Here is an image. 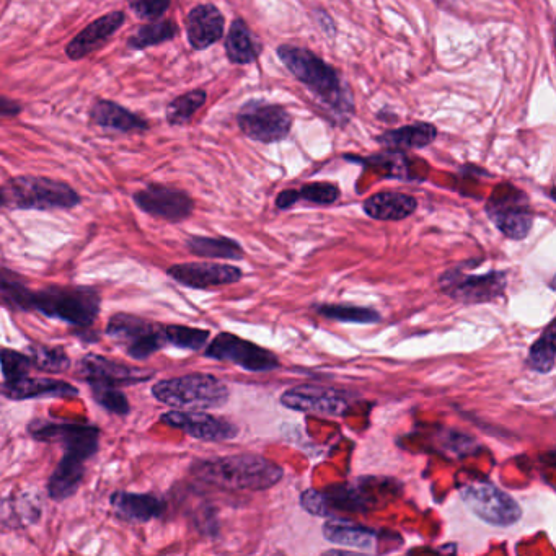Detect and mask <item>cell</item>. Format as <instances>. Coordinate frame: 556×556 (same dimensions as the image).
Here are the masks:
<instances>
[{"mask_svg":"<svg viewBox=\"0 0 556 556\" xmlns=\"http://www.w3.org/2000/svg\"><path fill=\"white\" fill-rule=\"evenodd\" d=\"M191 475L206 485L222 490L265 491L283 480L284 470L271 460L256 454H235L226 457L196 460Z\"/></svg>","mask_w":556,"mask_h":556,"instance_id":"6da1fadb","label":"cell"},{"mask_svg":"<svg viewBox=\"0 0 556 556\" xmlns=\"http://www.w3.org/2000/svg\"><path fill=\"white\" fill-rule=\"evenodd\" d=\"M279 61L287 71L304 84L310 92L315 93L325 105L330 106L336 115L346 116L353 113V95L341 82L335 67L318 58L310 49L296 45H281L278 48Z\"/></svg>","mask_w":556,"mask_h":556,"instance_id":"7a4b0ae2","label":"cell"},{"mask_svg":"<svg viewBox=\"0 0 556 556\" xmlns=\"http://www.w3.org/2000/svg\"><path fill=\"white\" fill-rule=\"evenodd\" d=\"M102 310V296L90 286H48L33 291L31 312L56 318L79 330L97 322Z\"/></svg>","mask_w":556,"mask_h":556,"instance_id":"3957f363","label":"cell"},{"mask_svg":"<svg viewBox=\"0 0 556 556\" xmlns=\"http://www.w3.org/2000/svg\"><path fill=\"white\" fill-rule=\"evenodd\" d=\"M152 397L178 410H216L229 402V387L211 374H188L159 380Z\"/></svg>","mask_w":556,"mask_h":556,"instance_id":"277c9868","label":"cell"},{"mask_svg":"<svg viewBox=\"0 0 556 556\" xmlns=\"http://www.w3.org/2000/svg\"><path fill=\"white\" fill-rule=\"evenodd\" d=\"M5 198L7 206L20 211L74 209L82 203L79 193L66 181L33 175L12 178L5 186Z\"/></svg>","mask_w":556,"mask_h":556,"instance_id":"5b68a950","label":"cell"},{"mask_svg":"<svg viewBox=\"0 0 556 556\" xmlns=\"http://www.w3.org/2000/svg\"><path fill=\"white\" fill-rule=\"evenodd\" d=\"M105 331L134 361H146L167 346L164 325L126 312L111 315Z\"/></svg>","mask_w":556,"mask_h":556,"instance_id":"8992f818","label":"cell"},{"mask_svg":"<svg viewBox=\"0 0 556 556\" xmlns=\"http://www.w3.org/2000/svg\"><path fill=\"white\" fill-rule=\"evenodd\" d=\"M27 433L33 439L58 444L66 454L79 455L89 462L100 447L102 429L97 424L69 420H33Z\"/></svg>","mask_w":556,"mask_h":556,"instance_id":"52a82bcc","label":"cell"},{"mask_svg":"<svg viewBox=\"0 0 556 556\" xmlns=\"http://www.w3.org/2000/svg\"><path fill=\"white\" fill-rule=\"evenodd\" d=\"M459 493L465 506L490 526L509 527L521 521V504L490 481L467 483Z\"/></svg>","mask_w":556,"mask_h":556,"instance_id":"ba28073f","label":"cell"},{"mask_svg":"<svg viewBox=\"0 0 556 556\" xmlns=\"http://www.w3.org/2000/svg\"><path fill=\"white\" fill-rule=\"evenodd\" d=\"M439 287L460 304H486L503 296L508 287V274L504 271L470 274L462 268H451L439 278Z\"/></svg>","mask_w":556,"mask_h":556,"instance_id":"9c48e42d","label":"cell"},{"mask_svg":"<svg viewBox=\"0 0 556 556\" xmlns=\"http://www.w3.org/2000/svg\"><path fill=\"white\" fill-rule=\"evenodd\" d=\"M237 124L240 131L252 141L273 144L289 136L292 118L283 105L250 100L240 108Z\"/></svg>","mask_w":556,"mask_h":556,"instance_id":"30bf717a","label":"cell"},{"mask_svg":"<svg viewBox=\"0 0 556 556\" xmlns=\"http://www.w3.org/2000/svg\"><path fill=\"white\" fill-rule=\"evenodd\" d=\"M486 212L499 232L511 240L526 239L534 224L529 199L511 185L499 186L493 198L488 199Z\"/></svg>","mask_w":556,"mask_h":556,"instance_id":"8fae6325","label":"cell"},{"mask_svg":"<svg viewBox=\"0 0 556 556\" xmlns=\"http://www.w3.org/2000/svg\"><path fill=\"white\" fill-rule=\"evenodd\" d=\"M367 480L358 485L331 486L328 490H307L301 496L302 508L314 516L335 517L340 512H366L374 506Z\"/></svg>","mask_w":556,"mask_h":556,"instance_id":"7c38bea8","label":"cell"},{"mask_svg":"<svg viewBox=\"0 0 556 556\" xmlns=\"http://www.w3.org/2000/svg\"><path fill=\"white\" fill-rule=\"evenodd\" d=\"M206 358L232 362L243 371L270 372L279 367V359L270 349L243 340L234 333H219L204 349Z\"/></svg>","mask_w":556,"mask_h":556,"instance_id":"4fadbf2b","label":"cell"},{"mask_svg":"<svg viewBox=\"0 0 556 556\" xmlns=\"http://www.w3.org/2000/svg\"><path fill=\"white\" fill-rule=\"evenodd\" d=\"M356 402H358V395L354 393L328 389V387H314V385L294 387L281 395V403L286 408L310 413V415L328 416V418L348 415V411Z\"/></svg>","mask_w":556,"mask_h":556,"instance_id":"5bb4252c","label":"cell"},{"mask_svg":"<svg viewBox=\"0 0 556 556\" xmlns=\"http://www.w3.org/2000/svg\"><path fill=\"white\" fill-rule=\"evenodd\" d=\"M77 374L89 385H106V387H131L144 384L154 379L155 371L144 367L128 366L123 362L105 358L102 354L89 353L77 364Z\"/></svg>","mask_w":556,"mask_h":556,"instance_id":"9a60e30c","label":"cell"},{"mask_svg":"<svg viewBox=\"0 0 556 556\" xmlns=\"http://www.w3.org/2000/svg\"><path fill=\"white\" fill-rule=\"evenodd\" d=\"M133 201L142 212L172 224L186 221L195 211V201L186 191L160 183L136 191Z\"/></svg>","mask_w":556,"mask_h":556,"instance_id":"2e32d148","label":"cell"},{"mask_svg":"<svg viewBox=\"0 0 556 556\" xmlns=\"http://www.w3.org/2000/svg\"><path fill=\"white\" fill-rule=\"evenodd\" d=\"M160 423L204 442L232 441L239 436V428L234 423L203 413V410L168 411L160 416Z\"/></svg>","mask_w":556,"mask_h":556,"instance_id":"e0dca14e","label":"cell"},{"mask_svg":"<svg viewBox=\"0 0 556 556\" xmlns=\"http://www.w3.org/2000/svg\"><path fill=\"white\" fill-rule=\"evenodd\" d=\"M168 276L181 286L190 289H211V287L229 286L239 283L242 271L237 266L212 261H191L170 266Z\"/></svg>","mask_w":556,"mask_h":556,"instance_id":"ac0fdd59","label":"cell"},{"mask_svg":"<svg viewBox=\"0 0 556 556\" xmlns=\"http://www.w3.org/2000/svg\"><path fill=\"white\" fill-rule=\"evenodd\" d=\"M0 393L9 400L22 402L33 398H69L79 397V389L69 384L66 380L51 379V377L25 376L22 379L12 380L0 384Z\"/></svg>","mask_w":556,"mask_h":556,"instance_id":"d6986e66","label":"cell"},{"mask_svg":"<svg viewBox=\"0 0 556 556\" xmlns=\"http://www.w3.org/2000/svg\"><path fill=\"white\" fill-rule=\"evenodd\" d=\"M110 503L115 516L129 524H146L160 519L167 511L165 499L151 493L115 491L110 496Z\"/></svg>","mask_w":556,"mask_h":556,"instance_id":"ffe728a7","label":"cell"},{"mask_svg":"<svg viewBox=\"0 0 556 556\" xmlns=\"http://www.w3.org/2000/svg\"><path fill=\"white\" fill-rule=\"evenodd\" d=\"M226 20L216 5L201 4L191 9L186 17V36L198 51L211 48L224 36Z\"/></svg>","mask_w":556,"mask_h":556,"instance_id":"44dd1931","label":"cell"},{"mask_svg":"<svg viewBox=\"0 0 556 556\" xmlns=\"http://www.w3.org/2000/svg\"><path fill=\"white\" fill-rule=\"evenodd\" d=\"M126 22L123 12H111L103 15L95 22L90 23L89 27L80 31L79 35L66 46L67 58L72 61H79L102 48L116 31L123 27Z\"/></svg>","mask_w":556,"mask_h":556,"instance_id":"7402d4cb","label":"cell"},{"mask_svg":"<svg viewBox=\"0 0 556 556\" xmlns=\"http://www.w3.org/2000/svg\"><path fill=\"white\" fill-rule=\"evenodd\" d=\"M85 464H87V460L82 459L79 455L64 452L58 467L54 468L48 480L49 498L56 503H62V501L76 496L85 478Z\"/></svg>","mask_w":556,"mask_h":556,"instance_id":"603a6c76","label":"cell"},{"mask_svg":"<svg viewBox=\"0 0 556 556\" xmlns=\"http://www.w3.org/2000/svg\"><path fill=\"white\" fill-rule=\"evenodd\" d=\"M90 120L98 128L118 131V133H144L149 129V123L133 111L111 100H98L90 111Z\"/></svg>","mask_w":556,"mask_h":556,"instance_id":"cb8c5ba5","label":"cell"},{"mask_svg":"<svg viewBox=\"0 0 556 556\" xmlns=\"http://www.w3.org/2000/svg\"><path fill=\"white\" fill-rule=\"evenodd\" d=\"M362 208L367 216L376 221H403L416 211L418 201L405 193L382 191L369 196L362 204Z\"/></svg>","mask_w":556,"mask_h":556,"instance_id":"d4e9b609","label":"cell"},{"mask_svg":"<svg viewBox=\"0 0 556 556\" xmlns=\"http://www.w3.org/2000/svg\"><path fill=\"white\" fill-rule=\"evenodd\" d=\"M323 534L330 542L361 552H372L377 542L376 530L354 524L345 517H330V521L323 526Z\"/></svg>","mask_w":556,"mask_h":556,"instance_id":"484cf974","label":"cell"},{"mask_svg":"<svg viewBox=\"0 0 556 556\" xmlns=\"http://www.w3.org/2000/svg\"><path fill=\"white\" fill-rule=\"evenodd\" d=\"M437 129L431 123H413L398 129H390L376 137L380 146L389 151L424 149L436 141Z\"/></svg>","mask_w":556,"mask_h":556,"instance_id":"4316f807","label":"cell"},{"mask_svg":"<svg viewBox=\"0 0 556 556\" xmlns=\"http://www.w3.org/2000/svg\"><path fill=\"white\" fill-rule=\"evenodd\" d=\"M226 53L232 64L240 66L252 64L260 58L261 43L242 18H237L230 25L226 38Z\"/></svg>","mask_w":556,"mask_h":556,"instance_id":"83f0119b","label":"cell"},{"mask_svg":"<svg viewBox=\"0 0 556 556\" xmlns=\"http://www.w3.org/2000/svg\"><path fill=\"white\" fill-rule=\"evenodd\" d=\"M188 252L201 258L211 260H242L245 256L243 248L235 240L226 237H201L195 235L186 242Z\"/></svg>","mask_w":556,"mask_h":556,"instance_id":"f1b7e54d","label":"cell"},{"mask_svg":"<svg viewBox=\"0 0 556 556\" xmlns=\"http://www.w3.org/2000/svg\"><path fill=\"white\" fill-rule=\"evenodd\" d=\"M0 299L12 310L31 312L33 291L17 273L0 266Z\"/></svg>","mask_w":556,"mask_h":556,"instance_id":"f546056e","label":"cell"},{"mask_svg":"<svg viewBox=\"0 0 556 556\" xmlns=\"http://www.w3.org/2000/svg\"><path fill=\"white\" fill-rule=\"evenodd\" d=\"M27 354L30 356L33 369H38V371L61 374L71 367V358L66 353V349L61 346L33 343L28 346Z\"/></svg>","mask_w":556,"mask_h":556,"instance_id":"4dcf8cb0","label":"cell"},{"mask_svg":"<svg viewBox=\"0 0 556 556\" xmlns=\"http://www.w3.org/2000/svg\"><path fill=\"white\" fill-rule=\"evenodd\" d=\"M178 35L177 23L172 20H152L149 25L139 28L128 41V48L141 49L151 48V46L162 45L165 41H170Z\"/></svg>","mask_w":556,"mask_h":556,"instance_id":"1f68e13d","label":"cell"},{"mask_svg":"<svg viewBox=\"0 0 556 556\" xmlns=\"http://www.w3.org/2000/svg\"><path fill=\"white\" fill-rule=\"evenodd\" d=\"M0 508L7 509V517H4L7 526H31L40 521V503L31 495L2 499Z\"/></svg>","mask_w":556,"mask_h":556,"instance_id":"d6a6232c","label":"cell"},{"mask_svg":"<svg viewBox=\"0 0 556 556\" xmlns=\"http://www.w3.org/2000/svg\"><path fill=\"white\" fill-rule=\"evenodd\" d=\"M527 366L532 371L539 372V374H548V372L553 371V367H555V330H553V323H550L539 340L530 346L529 354H527Z\"/></svg>","mask_w":556,"mask_h":556,"instance_id":"836d02e7","label":"cell"},{"mask_svg":"<svg viewBox=\"0 0 556 556\" xmlns=\"http://www.w3.org/2000/svg\"><path fill=\"white\" fill-rule=\"evenodd\" d=\"M317 312L331 320L361 323V325H372V323H379L382 320L377 310L356 307V305L323 304L318 305Z\"/></svg>","mask_w":556,"mask_h":556,"instance_id":"e575fe53","label":"cell"},{"mask_svg":"<svg viewBox=\"0 0 556 556\" xmlns=\"http://www.w3.org/2000/svg\"><path fill=\"white\" fill-rule=\"evenodd\" d=\"M165 340L167 346H173L178 349H188V351H199L208 345V330L201 328L186 327V325H164Z\"/></svg>","mask_w":556,"mask_h":556,"instance_id":"d590c367","label":"cell"},{"mask_svg":"<svg viewBox=\"0 0 556 556\" xmlns=\"http://www.w3.org/2000/svg\"><path fill=\"white\" fill-rule=\"evenodd\" d=\"M206 92L204 90H193V92L185 93L181 97L175 98L170 105L167 106V121L172 126H181V124L190 123L191 118L196 115V111L206 103Z\"/></svg>","mask_w":556,"mask_h":556,"instance_id":"8d00e7d4","label":"cell"},{"mask_svg":"<svg viewBox=\"0 0 556 556\" xmlns=\"http://www.w3.org/2000/svg\"><path fill=\"white\" fill-rule=\"evenodd\" d=\"M93 402L110 411L111 415L128 416L131 413V403L123 390L106 385H89Z\"/></svg>","mask_w":556,"mask_h":556,"instance_id":"74e56055","label":"cell"},{"mask_svg":"<svg viewBox=\"0 0 556 556\" xmlns=\"http://www.w3.org/2000/svg\"><path fill=\"white\" fill-rule=\"evenodd\" d=\"M0 369L4 374V382H12V380L30 376L33 364L27 353L0 346Z\"/></svg>","mask_w":556,"mask_h":556,"instance_id":"f35d334b","label":"cell"},{"mask_svg":"<svg viewBox=\"0 0 556 556\" xmlns=\"http://www.w3.org/2000/svg\"><path fill=\"white\" fill-rule=\"evenodd\" d=\"M297 201H307L314 204H333L340 199L341 191L335 183H310L296 190Z\"/></svg>","mask_w":556,"mask_h":556,"instance_id":"ab89813d","label":"cell"},{"mask_svg":"<svg viewBox=\"0 0 556 556\" xmlns=\"http://www.w3.org/2000/svg\"><path fill=\"white\" fill-rule=\"evenodd\" d=\"M129 7L139 18L157 20L167 12L170 0H129Z\"/></svg>","mask_w":556,"mask_h":556,"instance_id":"60d3db41","label":"cell"},{"mask_svg":"<svg viewBox=\"0 0 556 556\" xmlns=\"http://www.w3.org/2000/svg\"><path fill=\"white\" fill-rule=\"evenodd\" d=\"M22 110V103L10 100V98L0 97V120L2 118H15L22 113Z\"/></svg>","mask_w":556,"mask_h":556,"instance_id":"b9f144b4","label":"cell"},{"mask_svg":"<svg viewBox=\"0 0 556 556\" xmlns=\"http://www.w3.org/2000/svg\"><path fill=\"white\" fill-rule=\"evenodd\" d=\"M4 206H7V198H5V188L0 186V209L4 208Z\"/></svg>","mask_w":556,"mask_h":556,"instance_id":"7bdbcfd3","label":"cell"}]
</instances>
